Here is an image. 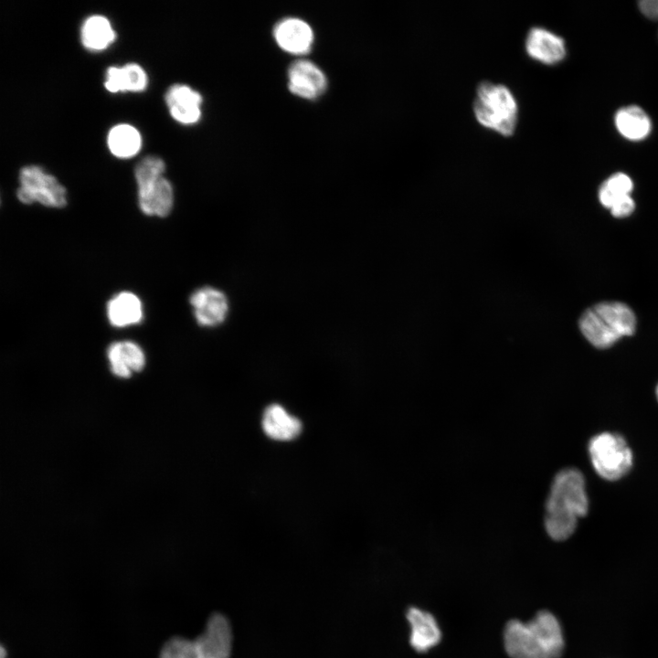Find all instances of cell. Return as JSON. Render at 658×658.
<instances>
[{
	"label": "cell",
	"instance_id": "6da1fadb",
	"mask_svg": "<svg viewBox=\"0 0 658 658\" xmlns=\"http://www.w3.org/2000/svg\"><path fill=\"white\" fill-rule=\"evenodd\" d=\"M588 509L583 474L575 468L559 471L551 482L545 503L544 527L547 535L556 541L568 538Z\"/></svg>",
	"mask_w": 658,
	"mask_h": 658
},
{
	"label": "cell",
	"instance_id": "7a4b0ae2",
	"mask_svg": "<svg viewBox=\"0 0 658 658\" xmlns=\"http://www.w3.org/2000/svg\"><path fill=\"white\" fill-rule=\"evenodd\" d=\"M504 640L511 658H559L564 648L561 626L547 610L539 611L526 623L509 621Z\"/></svg>",
	"mask_w": 658,
	"mask_h": 658
},
{
	"label": "cell",
	"instance_id": "3957f363",
	"mask_svg": "<svg viewBox=\"0 0 658 658\" xmlns=\"http://www.w3.org/2000/svg\"><path fill=\"white\" fill-rule=\"evenodd\" d=\"M636 318L631 309L620 302H603L589 308L579 319L585 338L598 348H607L623 336L633 334Z\"/></svg>",
	"mask_w": 658,
	"mask_h": 658
},
{
	"label": "cell",
	"instance_id": "277c9868",
	"mask_svg": "<svg viewBox=\"0 0 658 658\" xmlns=\"http://www.w3.org/2000/svg\"><path fill=\"white\" fill-rule=\"evenodd\" d=\"M232 631L228 619L215 613L195 640L175 636L162 647L160 658H230Z\"/></svg>",
	"mask_w": 658,
	"mask_h": 658
},
{
	"label": "cell",
	"instance_id": "5b68a950",
	"mask_svg": "<svg viewBox=\"0 0 658 658\" xmlns=\"http://www.w3.org/2000/svg\"><path fill=\"white\" fill-rule=\"evenodd\" d=\"M472 109L482 126L503 136H511L515 133L518 105L506 86L482 81L477 87Z\"/></svg>",
	"mask_w": 658,
	"mask_h": 658
},
{
	"label": "cell",
	"instance_id": "8992f818",
	"mask_svg": "<svg viewBox=\"0 0 658 658\" xmlns=\"http://www.w3.org/2000/svg\"><path fill=\"white\" fill-rule=\"evenodd\" d=\"M164 162L149 155L139 162L134 170L141 210L148 216H168L174 205V190L164 177Z\"/></svg>",
	"mask_w": 658,
	"mask_h": 658
},
{
	"label": "cell",
	"instance_id": "52a82bcc",
	"mask_svg": "<svg viewBox=\"0 0 658 658\" xmlns=\"http://www.w3.org/2000/svg\"><path fill=\"white\" fill-rule=\"evenodd\" d=\"M588 451L595 471L606 480L621 478L632 466L631 450L619 434L602 432L594 436L589 442Z\"/></svg>",
	"mask_w": 658,
	"mask_h": 658
},
{
	"label": "cell",
	"instance_id": "ba28073f",
	"mask_svg": "<svg viewBox=\"0 0 658 658\" xmlns=\"http://www.w3.org/2000/svg\"><path fill=\"white\" fill-rule=\"evenodd\" d=\"M16 196L20 202L60 208L67 205L66 188L50 174L37 165H27L19 172Z\"/></svg>",
	"mask_w": 658,
	"mask_h": 658
},
{
	"label": "cell",
	"instance_id": "9c48e42d",
	"mask_svg": "<svg viewBox=\"0 0 658 658\" xmlns=\"http://www.w3.org/2000/svg\"><path fill=\"white\" fill-rule=\"evenodd\" d=\"M288 87L292 94L306 100H313L326 90L327 79L314 63L299 59L289 68Z\"/></svg>",
	"mask_w": 658,
	"mask_h": 658
},
{
	"label": "cell",
	"instance_id": "30bf717a",
	"mask_svg": "<svg viewBox=\"0 0 658 658\" xmlns=\"http://www.w3.org/2000/svg\"><path fill=\"white\" fill-rule=\"evenodd\" d=\"M525 47L531 58L546 65L560 62L567 52L562 37L540 27H534L528 31Z\"/></svg>",
	"mask_w": 658,
	"mask_h": 658
},
{
	"label": "cell",
	"instance_id": "8fae6325",
	"mask_svg": "<svg viewBox=\"0 0 658 658\" xmlns=\"http://www.w3.org/2000/svg\"><path fill=\"white\" fill-rule=\"evenodd\" d=\"M273 37L278 46L293 55H303L310 51L313 43V31L303 20L287 17L277 23Z\"/></svg>",
	"mask_w": 658,
	"mask_h": 658
},
{
	"label": "cell",
	"instance_id": "7c38bea8",
	"mask_svg": "<svg viewBox=\"0 0 658 658\" xmlns=\"http://www.w3.org/2000/svg\"><path fill=\"white\" fill-rule=\"evenodd\" d=\"M202 96L184 84L171 86L165 94V102L171 116L182 124H193L201 118Z\"/></svg>",
	"mask_w": 658,
	"mask_h": 658
},
{
	"label": "cell",
	"instance_id": "4fadbf2b",
	"mask_svg": "<svg viewBox=\"0 0 658 658\" xmlns=\"http://www.w3.org/2000/svg\"><path fill=\"white\" fill-rule=\"evenodd\" d=\"M190 304L197 323L203 326H215L220 324L228 313L226 296L212 287H203L193 292Z\"/></svg>",
	"mask_w": 658,
	"mask_h": 658
},
{
	"label": "cell",
	"instance_id": "5bb4252c",
	"mask_svg": "<svg viewBox=\"0 0 658 658\" xmlns=\"http://www.w3.org/2000/svg\"><path fill=\"white\" fill-rule=\"evenodd\" d=\"M261 427L269 438L279 441L292 440L302 430L301 420L276 403L269 405L263 411Z\"/></svg>",
	"mask_w": 658,
	"mask_h": 658
},
{
	"label": "cell",
	"instance_id": "9a60e30c",
	"mask_svg": "<svg viewBox=\"0 0 658 658\" xmlns=\"http://www.w3.org/2000/svg\"><path fill=\"white\" fill-rule=\"evenodd\" d=\"M111 372L120 377H129L132 372L141 371L145 365L143 349L132 341H118L107 350Z\"/></svg>",
	"mask_w": 658,
	"mask_h": 658
},
{
	"label": "cell",
	"instance_id": "2e32d148",
	"mask_svg": "<svg viewBox=\"0 0 658 658\" xmlns=\"http://www.w3.org/2000/svg\"><path fill=\"white\" fill-rule=\"evenodd\" d=\"M407 618L411 627L410 644L418 652H427L440 640V631L434 617L418 608H409Z\"/></svg>",
	"mask_w": 658,
	"mask_h": 658
},
{
	"label": "cell",
	"instance_id": "e0dca14e",
	"mask_svg": "<svg viewBox=\"0 0 658 658\" xmlns=\"http://www.w3.org/2000/svg\"><path fill=\"white\" fill-rule=\"evenodd\" d=\"M107 317L114 327H126L139 324L143 316L139 297L130 292L114 295L107 303Z\"/></svg>",
	"mask_w": 658,
	"mask_h": 658
},
{
	"label": "cell",
	"instance_id": "ac0fdd59",
	"mask_svg": "<svg viewBox=\"0 0 658 658\" xmlns=\"http://www.w3.org/2000/svg\"><path fill=\"white\" fill-rule=\"evenodd\" d=\"M147 75L143 69L135 63L122 68L110 67L106 72L104 86L111 92H139L147 87Z\"/></svg>",
	"mask_w": 658,
	"mask_h": 658
},
{
	"label": "cell",
	"instance_id": "d6986e66",
	"mask_svg": "<svg viewBox=\"0 0 658 658\" xmlns=\"http://www.w3.org/2000/svg\"><path fill=\"white\" fill-rule=\"evenodd\" d=\"M615 125L624 138L631 141L646 138L652 130L648 114L636 105L620 109L615 114Z\"/></svg>",
	"mask_w": 658,
	"mask_h": 658
},
{
	"label": "cell",
	"instance_id": "ffe728a7",
	"mask_svg": "<svg viewBox=\"0 0 658 658\" xmlns=\"http://www.w3.org/2000/svg\"><path fill=\"white\" fill-rule=\"evenodd\" d=\"M116 34L110 21L102 16L88 17L81 27V41L90 50H102L115 39Z\"/></svg>",
	"mask_w": 658,
	"mask_h": 658
},
{
	"label": "cell",
	"instance_id": "44dd1931",
	"mask_svg": "<svg viewBox=\"0 0 658 658\" xmlns=\"http://www.w3.org/2000/svg\"><path fill=\"white\" fill-rule=\"evenodd\" d=\"M107 143L111 154L119 158H130L141 149L139 131L129 124H119L111 129Z\"/></svg>",
	"mask_w": 658,
	"mask_h": 658
},
{
	"label": "cell",
	"instance_id": "7402d4cb",
	"mask_svg": "<svg viewBox=\"0 0 658 658\" xmlns=\"http://www.w3.org/2000/svg\"><path fill=\"white\" fill-rule=\"evenodd\" d=\"M633 188L632 180L623 173L610 175L599 189V199L601 205L610 208L620 198L630 196Z\"/></svg>",
	"mask_w": 658,
	"mask_h": 658
},
{
	"label": "cell",
	"instance_id": "603a6c76",
	"mask_svg": "<svg viewBox=\"0 0 658 658\" xmlns=\"http://www.w3.org/2000/svg\"><path fill=\"white\" fill-rule=\"evenodd\" d=\"M611 215L618 218L630 216L635 209V203L631 196H625L615 202L610 208Z\"/></svg>",
	"mask_w": 658,
	"mask_h": 658
},
{
	"label": "cell",
	"instance_id": "cb8c5ba5",
	"mask_svg": "<svg viewBox=\"0 0 658 658\" xmlns=\"http://www.w3.org/2000/svg\"><path fill=\"white\" fill-rule=\"evenodd\" d=\"M642 15L651 20H658V0H642L639 2Z\"/></svg>",
	"mask_w": 658,
	"mask_h": 658
},
{
	"label": "cell",
	"instance_id": "d4e9b609",
	"mask_svg": "<svg viewBox=\"0 0 658 658\" xmlns=\"http://www.w3.org/2000/svg\"><path fill=\"white\" fill-rule=\"evenodd\" d=\"M5 649L1 647V658H5Z\"/></svg>",
	"mask_w": 658,
	"mask_h": 658
},
{
	"label": "cell",
	"instance_id": "484cf974",
	"mask_svg": "<svg viewBox=\"0 0 658 658\" xmlns=\"http://www.w3.org/2000/svg\"><path fill=\"white\" fill-rule=\"evenodd\" d=\"M656 398H657V400H658V385H657V387H656Z\"/></svg>",
	"mask_w": 658,
	"mask_h": 658
}]
</instances>
